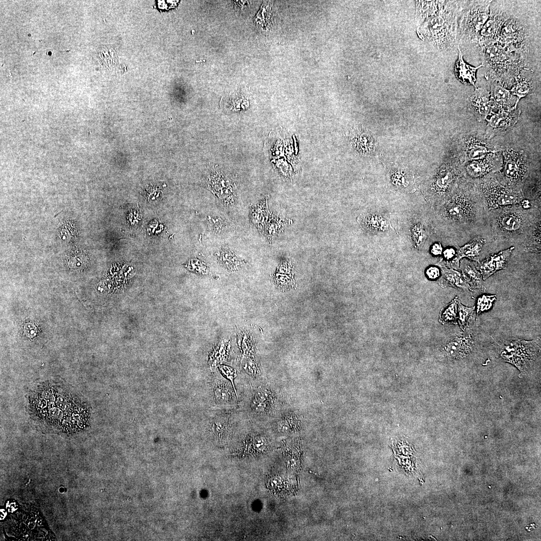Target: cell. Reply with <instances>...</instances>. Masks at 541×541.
<instances>
[{
    "label": "cell",
    "mask_w": 541,
    "mask_h": 541,
    "mask_svg": "<svg viewBox=\"0 0 541 541\" xmlns=\"http://www.w3.org/2000/svg\"><path fill=\"white\" fill-rule=\"evenodd\" d=\"M27 397L30 417L42 431L71 434L90 425L89 405L66 382L43 381L32 387Z\"/></svg>",
    "instance_id": "obj_1"
},
{
    "label": "cell",
    "mask_w": 541,
    "mask_h": 541,
    "mask_svg": "<svg viewBox=\"0 0 541 541\" xmlns=\"http://www.w3.org/2000/svg\"><path fill=\"white\" fill-rule=\"evenodd\" d=\"M482 50L484 61L493 77L515 78L522 71L520 61L515 60L495 41L482 47Z\"/></svg>",
    "instance_id": "obj_2"
},
{
    "label": "cell",
    "mask_w": 541,
    "mask_h": 541,
    "mask_svg": "<svg viewBox=\"0 0 541 541\" xmlns=\"http://www.w3.org/2000/svg\"><path fill=\"white\" fill-rule=\"evenodd\" d=\"M539 351L538 340H516L507 341L501 346L502 359L524 372L536 358Z\"/></svg>",
    "instance_id": "obj_3"
},
{
    "label": "cell",
    "mask_w": 541,
    "mask_h": 541,
    "mask_svg": "<svg viewBox=\"0 0 541 541\" xmlns=\"http://www.w3.org/2000/svg\"><path fill=\"white\" fill-rule=\"evenodd\" d=\"M457 156L461 163L482 159L490 154L503 149L487 139L484 135L469 133L462 135L458 144Z\"/></svg>",
    "instance_id": "obj_4"
},
{
    "label": "cell",
    "mask_w": 541,
    "mask_h": 541,
    "mask_svg": "<svg viewBox=\"0 0 541 541\" xmlns=\"http://www.w3.org/2000/svg\"><path fill=\"white\" fill-rule=\"evenodd\" d=\"M479 186L481 195L490 208H496L521 201L520 191L507 188L490 175L484 178Z\"/></svg>",
    "instance_id": "obj_5"
},
{
    "label": "cell",
    "mask_w": 541,
    "mask_h": 541,
    "mask_svg": "<svg viewBox=\"0 0 541 541\" xmlns=\"http://www.w3.org/2000/svg\"><path fill=\"white\" fill-rule=\"evenodd\" d=\"M502 177L509 185L516 186L522 182L528 170V160L522 150L503 149L502 153Z\"/></svg>",
    "instance_id": "obj_6"
},
{
    "label": "cell",
    "mask_w": 541,
    "mask_h": 541,
    "mask_svg": "<svg viewBox=\"0 0 541 541\" xmlns=\"http://www.w3.org/2000/svg\"><path fill=\"white\" fill-rule=\"evenodd\" d=\"M490 1L475 3L465 12L462 17V33L470 39L478 37L489 15Z\"/></svg>",
    "instance_id": "obj_7"
},
{
    "label": "cell",
    "mask_w": 541,
    "mask_h": 541,
    "mask_svg": "<svg viewBox=\"0 0 541 541\" xmlns=\"http://www.w3.org/2000/svg\"><path fill=\"white\" fill-rule=\"evenodd\" d=\"M495 42L508 52L524 50L526 37L523 28L514 19L503 23Z\"/></svg>",
    "instance_id": "obj_8"
},
{
    "label": "cell",
    "mask_w": 541,
    "mask_h": 541,
    "mask_svg": "<svg viewBox=\"0 0 541 541\" xmlns=\"http://www.w3.org/2000/svg\"><path fill=\"white\" fill-rule=\"evenodd\" d=\"M520 113V111L514 107L492 109L488 115L490 117L487 120L484 137L490 139L495 135L507 132L517 122Z\"/></svg>",
    "instance_id": "obj_9"
},
{
    "label": "cell",
    "mask_w": 541,
    "mask_h": 541,
    "mask_svg": "<svg viewBox=\"0 0 541 541\" xmlns=\"http://www.w3.org/2000/svg\"><path fill=\"white\" fill-rule=\"evenodd\" d=\"M500 152L490 154L482 159L461 163L463 173L472 178L481 179L500 170L502 165Z\"/></svg>",
    "instance_id": "obj_10"
},
{
    "label": "cell",
    "mask_w": 541,
    "mask_h": 541,
    "mask_svg": "<svg viewBox=\"0 0 541 541\" xmlns=\"http://www.w3.org/2000/svg\"><path fill=\"white\" fill-rule=\"evenodd\" d=\"M433 181L435 190L443 193L450 189L457 178L463 173L461 162L457 156L451 162L441 166Z\"/></svg>",
    "instance_id": "obj_11"
},
{
    "label": "cell",
    "mask_w": 541,
    "mask_h": 541,
    "mask_svg": "<svg viewBox=\"0 0 541 541\" xmlns=\"http://www.w3.org/2000/svg\"><path fill=\"white\" fill-rule=\"evenodd\" d=\"M469 107L478 121L485 120L492 109L489 93L485 89L476 88L470 97Z\"/></svg>",
    "instance_id": "obj_12"
},
{
    "label": "cell",
    "mask_w": 541,
    "mask_h": 541,
    "mask_svg": "<svg viewBox=\"0 0 541 541\" xmlns=\"http://www.w3.org/2000/svg\"><path fill=\"white\" fill-rule=\"evenodd\" d=\"M514 246L502 250L499 252L490 255L478 266V269L483 280H486L496 272L504 269L506 267Z\"/></svg>",
    "instance_id": "obj_13"
},
{
    "label": "cell",
    "mask_w": 541,
    "mask_h": 541,
    "mask_svg": "<svg viewBox=\"0 0 541 541\" xmlns=\"http://www.w3.org/2000/svg\"><path fill=\"white\" fill-rule=\"evenodd\" d=\"M474 340L469 333L456 336L446 345L445 351L447 355L454 359L466 357L472 350Z\"/></svg>",
    "instance_id": "obj_14"
},
{
    "label": "cell",
    "mask_w": 541,
    "mask_h": 541,
    "mask_svg": "<svg viewBox=\"0 0 541 541\" xmlns=\"http://www.w3.org/2000/svg\"><path fill=\"white\" fill-rule=\"evenodd\" d=\"M489 94L492 104V109L516 108L518 104L516 97H515L511 91L507 90L499 82L495 81L491 83Z\"/></svg>",
    "instance_id": "obj_15"
},
{
    "label": "cell",
    "mask_w": 541,
    "mask_h": 541,
    "mask_svg": "<svg viewBox=\"0 0 541 541\" xmlns=\"http://www.w3.org/2000/svg\"><path fill=\"white\" fill-rule=\"evenodd\" d=\"M505 18L501 14L490 13L489 17L481 30L478 41L482 47L495 41Z\"/></svg>",
    "instance_id": "obj_16"
},
{
    "label": "cell",
    "mask_w": 541,
    "mask_h": 541,
    "mask_svg": "<svg viewBox=\"0 0 541 541\" xmlns=\"http://www.w3.org/2000/svg\"><path fill=\"white\" fill-rule=\"evenodd\" d=\"M470 200L466 195L458 194L446 207V213L452 218L463 220L470 214Z\"/></svg>",
    "instance_id": "obj_17"
},
{
    "label": "cell",
    "mask_w": 541,
    "mask_h": 541,
    "mask_svg": "<svg viewBox=\"0 0 541 541\" xmlns=\"http://www.w3.org/2000/svg\"><path fill=\"white\" fill-rule=\"evenodd\" d=\"M458 50V58L454 67L455 76L463 84L475 86L476 72L478 69L482 66V65L477 67H473L466 64L463 59V55L459 48Z\"/></svg>",
    "instance_id": "obj_18"
},
{
    "label": "cell",
    "mask_w": 541,
    "mask_h": 541,
    "mask_svg": "<svg viewBox=\"0 0 541 541\" xmlns=\"http://www.w3.org/2000/svg\"><path fill=\"white\" fill-rule=\"evenodd\" d=\"M461 269L462 277L471 290L477 289L482 292L485 291L481 274L473 263L466 260L462 261Z\"/></svg>",
    "instance_id": "obj_19"
},
{
    "label": "cell",
    "mask_w": 541,
    "mask_h": 541,
    "mask_svg": "<svg viewBox=\"0 0 541 541\" xmlns=\"http://www.w3.org/2000/svg\"><path fill=\"white\" fill-rule=\"evenodd\" d=\"M442 272L440 282L443 286H450L462 290H470L469 286L459 272L448 268L442 269Z\"/></svg>",
    "instance_id": "obj_20"
},
{
    "label": "cell",
    "mask_w": 541,
    "mask_h": 541,
    "mask_svg": "<svg viewBox=\"0 0 541 541\" xmlns=\"http://www.w3.org/2000/svg\"><path fill=\"white\" fill-rule=\"evenodd\" d=\"M229 385L222 380H218L215 382L213 392L216 404L222 406L228 405L233 401V392Z\"/></svg>",
    "instance_id": "obj_21"
},
{
    "label": "cell",
    "mask_w": 541,
    "mask_h": 541,
    "mask_svg": "<svg viewBox=\"0 0 541 541\" xmlns=\"http://www.w3.org/2000/svg\"><path fill=\"white\" fill-rule=\"evenodd\" d=\"M485 239H476L464 245L458 251V259L467 257L470 259L478 261Z\"/></svg>",
    "instance_id": "obj_22"
},
{
    "label": "cell",
    "mask_w": 541,
    "mask_h": 541,
    "mask_svg": "<svg viewBox=\"0 0 541 541\" xmlns=\"http://www.w3.org/2000/svg\"><path fill=\"white\" fill-rule=\"evenodd\" d=\"M362 224L367 230L373 232L383 231L388 227L386 219L380 215L369 214L362 219Z\"/></svg>",
    "instance_id": "obj_23"
},
{
    "label": "cell",
    "mask_w": 541,
    "mask_h": 541,
    "mask_svg": "<svg viewBox=\"0 0 541 541\" xmlns=\"http://www.w3.org/2000/svg\"><path fill=\"white\" fill-rule=\"evenodd\" d=\"M532 89L531 82L523 76L521 72L515 77V82L511 92L516 96L518 102L519 99L527 95Z\"/></svg>",
    "instance_id": "obj_24"
},
{
    "label": "cell",
    "mask_w": 541,
    "mask_h": 541,
    "mask_svg": "<svg viewBox=\"0 0 541 541\" xmlns=\"http://www.w3.org/2000/svg\"><path fill=\"white\" fill-rule=\"evenodd\" d=\"M458 302V298L456 296L440 312L439 320L441 323L456 324Z\"/></svg>",
    "instance_id": "obj_25"
},
{
    "label": "cell",
    "mask_w": 541,
    "mask_h": 541,
    "mask_svg": "<svg viewBox=\"0 0 541 541\" xmlns=\"http://www.w3.org/2000/svg\"><path fill=\"white\" fill-rule=\"evenodd\" d=\"M500 226L507 231L518 230L521 224V220L516 214L512 213H504L499 218Z\"/></svg>",
    "instance_id": "obj_26"
},
{
    "label": "cell",
    "mask_w": 541,
    "mask_h": 541,
    "mask_svg": "<svg viewBox=\"0 0 541 541\" xmlns=\"http://www.w3.org/2000/svg\"><path fill=\"white\" fill-rule=\"evenodd\" d=\"M458 307L459 326L461 329L464 331L467 328L468 323L473 315L475 307H468L465 306L459 301Z\"/></svg>",
    "instance_id": "obj_27"
},
{
    "label": "cell",
    "mask_w": 541,
    "mask_h": 541,
    "mask_svg": "<svg viewBox=\"0 0 541 541\" xmlns=\"http://www.w3.org/2000/svg\"><path fill=\"white\" fill-rule=\"evenodd\" d=\"M219 260L228 269H235L240 265L241 261L233 253L228 250H223L221 251Z\"/></svg>",
    "instance_id": "obj_28"
},
{
    "label": "cell",
    "mask_w": 541,
    "mask_h": 541,
    "mask_svg": "<svg viewBox=\"0 0 541 541\" xmlns=\"http://www.w3.org/2000/svg\"><path fill=\"white\" fill-rule=\"evenodd\" d=\"M496 300L495 295H484L478 298L476 304V313L478 316L481 312L489 310Z\"/></svg>",
    "instance_id": "obj_29"
},
{
    "label": "cell",
    "mask_w": 541,
    "mask_h": 541,
    "mask_svg": "<svg viewBox=\"0 0 541 541\" xmlns=\"http://www.w3.org/2000/svg\"><path fill=\"white\" fill-rule=\"evenodd\" d=\"M411 234L413 241L418 246L420 245L425 238L424 231L419 225H415L411 230Z\"/></svg>",
    "instance_id": "obj_30"
},
{
    "label": "cell",
    "mask_w": 541,
    "mask_h": 541,
    "mask_svg": "<svg viewBox=\"0 0 541 541\" xmlns=\"http://www.w3.org/2000/svg\"><path fill=\"white\" fill-rule=\"evenodd\" d=\"M219 369L221 373L231 382L233 388L237 396L233 382L234 379L236 376V370L231 367L226 366H221L219 367Z\"/></svg>",
    "instance_id": "obj_31"
},
{
    "label": "cell",
    "mask_w": 541,
    "mask_h": 541,
    "mask_svg": "<svg viewBox=\"0 0 541 541\" xmlns=\"http://www.w3.org/2000/svg\"><path fill=\"white\" fill-rule=\"evenodd\" d=\"M426 274L429 279L435 280L440 276L439 269L436 266H430L427 269Z\"/></svg>",
    "instance_id": "obj_32"
},
{
    "label": "cell",
    "mask_w": 541,
    "mask_h": 541,
    "mask_svg": "<svg viewBox=\"0 0 541 541\" xmlns=\"http://www.w3.org/2000/svg\"><path fill=\"white\" fill-rule=\"evenodd\" d=\"M178 2V1H159L158 6L160 9L168 10L174 8L176 6V4Z\"/></svg>",
    "instance_id": "obj_33"
},
{
    "label": "cell",
    "mask_w": 541,
    "mask_h": 541,
    "mask_svg": "<svg viewBox=\"0 0 541 541\" xmlns=\"http://www.w3.org/2000/svg\"><path fill=\"white\" fill-rule=\"evenodd\" d=\"M431 252L434 255L441 254L442 252V247L441 244L439 242L433 244L431 249Z\"/></svg>",
    "instance_id": "obj_34"
},
{
    "label": "cell",
    "mask_w": 541,
    "mask_h": 541,
    "mask_svg": "<svg viewBox=\"0 0 541 541\" xmlns=\"http://www.w3.org/2000/svg\"><path fill=\"white\" fill-rule=\"evenodd\" d=\"M455 254V251L453 248H447L443 251V255L445 258L449 259L452 258Z\"/></svg>",
    "instance_id": "obj_35"
},
{
    "label": "cell",
    "mask_w": 541,
    "mask_h": 541,
    "mask_svg": "<svg viewBox=\"0 0 541 541\" xmlns=\"http://www.w3.org/2000/svg\"><path fill=\"white\" fill-rule=\"evenodd\" d=\"M521 205H522V207H523L525 208H528V207H529L530 206L529 202V201L528 200H521Z\"/></svg>",
    "instance_id": "obj_36"
}]
</instances>
